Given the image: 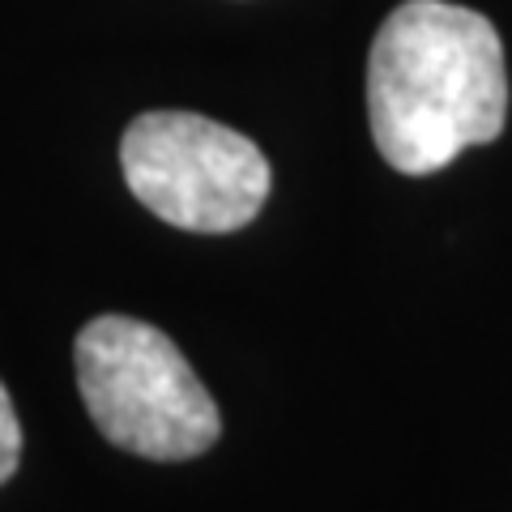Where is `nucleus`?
<instances>
[{
  "label": "nucleus",
  "mask_w": 512,
  "mask_h": 512,
  "mask_svg": "<svg viewBox=\"0 0 512 512\" xmlns=\"http://www.w3.org/2000/svg\"><path fill=\"white\" fill-rule=\"evenodd\" d=\"M508 73L495 26L466 5L406 0L372 39L367 120L384 163L431 175L504 133Z\"/></svg>",
  "instance_id": "nucleus-1"
},
{
  "label": "nucleus",
  "mask_w": 512,
  "mask_h": 512,
  "mask_svg": "<svg viewBox=\"0 0 512 512\" xmlns=\"http://www.w3.org/2000/svg\"><path fill=\"white\" fill-rule=\"evenodd\" d=\"M77 389L103 436L146 461H188L214 448V397L163 329L133 316H94L73 342Z\"/></svg>",
  "instance_id": "nucleus-2"
},
{
  "label": "nucleus",
  "mask_w": 512,
  "mask_h": 512,
  "mask_svg": "<svg viewBox=\"0 0 512 512\" xmlns=\"http://www.w3.org/2000/svg\"><path fill=\"white\" fill-rule=\"evenodd\" d=\"M120 167L133 197L180 231L227 235L261 214L269 163L256 141L197 111H146L124 128Z\"/></svg>",
  "instance_id": "nucleus-3"
},
{
  "label": "nucleus",
  "mask_w": 512,
  "mask_h": 512,
  "mask_svg": "<svg viewBox=\"0 0 512 512\" xmlns=\"http://www.w3.org/2000/svg\"><path fill=\"white\" fill-rule=\"evenodd\" d=\"M18 461H22V427H18V410H13L5 384H0V483H9Z\"/></svg>",
  "instance_id": "nucleus-4"
}]
</instances>
